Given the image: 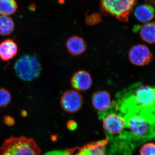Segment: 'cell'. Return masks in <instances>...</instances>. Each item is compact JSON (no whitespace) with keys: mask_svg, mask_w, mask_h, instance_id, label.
<instances>
[{"mask_svg":"<svg viewBox=\"0 0 155 155\" xmlns=\"http://www.w3.org/2000/svg\"><path fill=\"white\" fill-rule=\"evenodd\" d=\"M119 96H122L119 107L134 108L149 122L155 123V86L134 85Z\"/></svg>","mask_w":155,"mask_h":155,"instance_id":"1","label":"cell"},{"mask_svg":"<svg viewBox=\"0 0 155 155\" xmlns=\"http://www.w3.org/2000/svg\"><path fill=\"white\" fill-rule=\"evenodd\" d=\"M122 112L124 114L125 127L130 131L126 135L128 138L143 141L155 137V123H150L139 112L132 109H127Z\"/></svg>","mask_w":155,"mask_h":155,"instance_id":"2","label":"cell"},{"mask_svg":"<svg viewBox=\"0 0 155 155\" xmlns=\"http://www.w3.org/2000/svg\"><path fill=\"white\" fill-rule=\"evenodd\" d=\"M0 155H41V151L33 139L11 137L0 148Z\"/></svg>","mask_w":155,"mask_h":155,"instance_id":"3","label":"cell"},{"mask_svg":"<svg viewBox=\"0 0 155 155\" xmlns=\"http://www.w3.org/2000/svg\"><path fill=\"white\" fill-rule=\"evenodd\" d=\"M14 71L21 80L30 81L40 75L41 67L36 55H24L18 58L14 65Z\"/></svg>","mask_w":155,"mask_h":155,"instance_id":"4","label":"cell"},{"mask_svg":"<svg viewBox=\"0 0 155 155\" xmlns=\"http://www.w3.org/2000/svg\"><path fill=\"white\" fill-rule=\"evenodd\" d=\"M137 2V0H101V11L119 21L127 22Z\"/></svg>","mask_w":155,"mask_h":155,"instance_id":"5","label":"cell"},{"mask_svg":"<svg viewBox=\"0 0 155 155\" xmlns=\"http://www.w3.org/2000/svg\"><path fill=\"white\" fill-rule=\"evenodd\" d=\"M100 117L103 120V128L110 134L121 133L126 127L125 118L121 114L109 110L105 113L100 114Z\"/></svg>","mask_w":155,"mask_h":155,"instance_id":"6","label":"cell"},{"mask_svg":"<svg viewBox=\"0 0 155 155\" xmlns=\"http://www.w3.org/2000/svg\"><path fill=\"white\" fill-rule=\"evenodd\" d=\"M128 59L131 64L137 67H143L149 64L153 59V54L146 45L133 46L128 52Z\"/></svg>","mask_w":155,"mask_h":155,"instance_id":"7","label":"cell"},{"mask_svg":"<svg viewBox=\"0 0 155 155\" xmlns=\"http://www.w3.org/2000/svg\"><path fill=\"white\" fill-rule=\"evenodd\" d=\"M60 103L62 109L69 114H75L80 110L83 104V98L79 91L74 89L64 91Z\"/></svg>","mask_w":155,"mask_h":155,"instance_id":"8","label":"cell"},{"mask_svg":"<svg viewBox=\"0 0 155 155\" xmlns=\"http://www.w3.org/2000/svg\"><path fill=\"white\" fill-rule=\"evenodd\" d=\"M93 80L90 73L85 70H80L73 73L70 79L73 89L79 91L88 90L92 85Z\"/></svg>","mask_w":155,"mask_h":155,"instance_id":"9","label":"cell"},{"mask_svg":"<svg viewBox=\"0 0 155 155\" xmlns=\"http://www.w3.org/2000/svg\"><path fill=\"white\" fill-rule=\"evenodd\" d=\"M92 104L100 114L105 113L110 109L112 102L110 92L107 90H99L94 92L91 97Z\"/></svg>","mask_w":155,"mask_h":155,"instance_id":"10","label":"cell"},{"mask_svg":"<svg viewBox=\"0 0 155 155\" xmlns=\"http://www.w3.org/2000/svg\"><path fill=\"white\" fill-rule=\"evenodd\" d=\"M66 47L70 55L77 57L83 54L86 51L87 44L82 37L75 35L67 39Z\"/></svg>","mask_w":155,"mask_h":155,"instance_id":"11","label":"cell"},{"mask_svg":"<svg viewBox=\"0 0 155 155\" xmlns=\"http://www.w3.org/2000/svg\"><path fill=\"white\" fill-rule=\"evenodd\" d=\"M108 137L99 141L91 143L80 148L75 155H106V148L109 142Z\"/></svg>","mask_w":155,"mask_h":155,"instance_id":"12","label":"cell"},{"mask_svg":"<svg viewBox=\"0 0 155 155\" xmlns=\"http://www.w3.org/2000/svg\"><path fill=\"white\" fill-rule=\"evenodd\" d=\"M18 53V46L14 40L8 39L0 43V59L8 61L14 58Z\"/></svg>","mask_w":155,"mask_h":155,"instance_id":"13","label":"cell"},{"mask_svg":"<svg viewBox=\"0 0 155 155\" xmlns=\"http://www.w3.org/2000/svg\"><path fill=\"white\" fill-rule=\"evenodd\" d=\"M134 16L139 22L148 23L154 19L155 10L148 4H143L137 6L134 11Z\"/></svg>","mask_w":155,"mask_h":155,"instance_id":"14","label":"cell"},{"mask_svg":"<svg viewBox=\"0 0 155 155\" xmlns=\"http://www.w3.org/2000/svg\"><path fill=\"white\" fill-rule=\"evenodd\" d=\"M138 33L141 39L149 44H155V22L145 23L139 27Z\"/></svg>","mask_w":155,"mask_h":155,"instance_id":"15","label":"cell"},{"mask_svg":"<svg viewBox=\"0 0 155 155\" xmlns=\"http://www.w3.org/2000/svg\"><path fill=\"white\" fill-rule=\"evenodd\" d=\"M15 23L14 20L8 16H0V35L7 36L14 31Z\"/></svg>","mask_w":155,"mask_h":155,"instance_id":"16","label":"cell"},{"mask_svg":"<svg viewBox=\"0 0 155 155\" xmlns=\"http://www.w3.org/2000/svg\"><path fill=\"white\" fill-rule=\"evenodd\" d=\"M18 5L16 0H0V14L8 16L17 11Z\"/></svg>","mask_w":155,"mask_h":155,"instance_id":"17","label":"cell"},{"mask_svg":"<svg viewBox=\"0 0 155 155\" xmlns=\"http://www.w3.org/2000/svg\"><path fill=\"white\" fill-rule=\"evenodd\" d=\"M12 97L10 92L4 88H0V108L5 107L11 103Z\"/></svg>","mask_w":155,"mask_h":155,"instance_id":"18","label":"cell"},{"mask_svg":"<svg viewBox=\"0 0 155 155\" xmlns=\"http://www.w3.org/2000/svg\"><path fill=\"white\" fill-rule=\"evenodd\" d=\"M140 155H155V144L153 143H145L140 150Z\"/></svg>","mask_w":155,"mask_h":155,"instance_id":"19","label":"cell"},{"mask_svg":"<svg viewBox=\"0 0 155 155\" xmlns=\"http://www.w3.org/2000/svg\"><path fill=\"white\" fill-rule=\"evenodd\" d=\"M101 21V15L98 13H94L90 15H87L85 22L87 25H93L98 24Z\"/></svg>","mask_w":155,"mask_h":155,"instance_id":"20","label":"cell"},{"mask_svg":"<svg viewBox=\"0 0 155 155\" xmlns=\"http://www.w3.org/2000/svg\"><path fill=\"white\" fill-rule=\"evenodd\" d=\"M4 122L7 126H12L15 124V120L11 116H6L4 117Z\"/></svg>","mask_w":155,"mask_h":155,"instance_id":"21","label":"cell"},{"mask_svg":"<svg viewBox=\"0 0 155 155\" xmlns=\"http://www.w3.org/2000/svg\"><path fill=\"white\" fill-rule=\"evenodd\" d=\"M115 155V154H114V155Z\"/></svg>","mask_w":155,"mask_h":155,"instance_id":"22","label":"cell"},{"mask_svg":"<svg viewBox=\"0 0 155 155\" xmlns=\"http://www.w3.org/2000/svg\"></svg>","mask_w":155,"mask_h":155,"instance_id":"23","label":"cell"}]
</instances>
